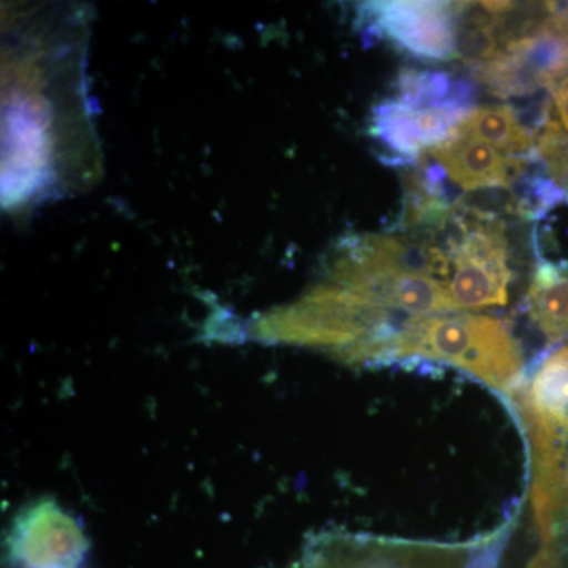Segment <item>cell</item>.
<instances>
[{
    "instance_id": "10",
    "label": "cell",
    "mask_w": 568,
    "mask_h": 568,
    "mask_svg": "<svg viewBox=\"0 0 568 568\" xmlns=\"http://www.w3.org/2000/svg\"><path fill=\"white\" fill-rule=\"evenodd\" d=\"M426 155L446 171L448 181L466 192L511 190L530 164L532 156L506 155L485 142L454 133L446 142L426 151Z\"/></svg>"
},
{
    "instance_id": "4",
    "label": "cell",
    "mask_w": 568,
    "mask_h": 568,
    "mask_svg": "<svg viewBox=\"0 0 568 568\" xmlns=\"http://www.w3.org/2000/svg\"><path fill=\"white\" fill-rule=\"evenodd\" d=\"M437 241L450 257L447 287L457 310H485L508 301L511 268L506 226L495 212L459 200Z\"/></svg>"
},
{
    "instance_id": "12",
    "label": "cell",
    "mask_w": 568,
    "mask_h": 568,
    "mask_svg": "<svg viewBox=\"0 0 568 568\" xmlns=\"http://www.w3.org/2000/svg\"><path fill=\"white\" fill-rule=\"evenodd\" d=\"M454 133L485 142L506 155H537L536 133L508 104L476 108L459 122Z\"/></svg>"
},
{
    "instance_id": "2",
    "label": "cell",
    "mask_w": 568,
    "mask_h": 568,
    "mask_svg": "<svg viewBox=\"0 0 568 568\" xmlns=\"http://www.w3.org/2000/svg\"><path fill=\"white\" fill-rule=\"evenodd\" d=\"M410 358L454 366L506 396L525 377L521 345L495 316H407L392 336L384 362Z\"/></svg>"
},
{
    "instance_id": "5",
    "label": "cell",
    "mask_w": 568,
    "mask_h": 568,
    "mask_svg": "<svg viewBox=\"0 0 568 568\" xmlns=\"http://www.w3.org/2000/svg\"><path fill=\"white\" fill-rule=\"evenodd\" d=\"M499 545V537L444 545L334 534L315 538L290 568H496Z\"/></svg>"
},
{
    "instance_id": "3",
    "label": "cell",
    "mask_w": 568,
    "mask_h": 568,
    "mask_svg": "<svg viewBox=\"0 0 568 568\" xmlns=\"http://www.w3.org/2000/svg\"><path fill=\"white\" fill-rule=\"evenodd\" d=\"M406 317L398 320V313L346 287H323L267 317L261 335L271 342L325 347L351 365H375L384 362L388 342Z\"/></svg>"
},
{
    "instance_id": "7",
    "label": "cell",
    "mask_w": 568,
    "mask_h": 568,
    "mask_svg": "<svg viewBox=\"0 0 568 568\" xmlns=\"http://www.w3.org/2000/svg\"><path fill=\"white\" fill-rule=\"evenodd\" d=\"M361 11L366 32L414 58L436 62L458 58V3L388 0L364 3Z\"/></svg>"
},
{
    "instance_id": "6",
    "label": "cell",
    "mask_w": 568,
    "mask_h": 568,
    "mask_svg": "<svg viewBox=\"0 0 568 568\" xmlns=\"http://www.w3.org/2000/svg\"><path fill=\"white\" fill-rule=\"evenodd\" d=\"M89 549L80 518L50 497L22 507L7 534L11 568H85Z\"/></svg>"
},
{
    "instance_id": "11",
    "label": "cell",
    "mask_w": 568,
    "mask_h": 568,
    "mask_svg": "<svg viewBox=\"0 0 568 568\" xmlns=\"http://www.w3.org/2000/svg\"><path fill=\"white\" fill-rule=\"evenodd\" d=\"M396 99L416 108H439L467 115L477 100V82L444 70L407 69L396 81Z\"/></svg>"
},
{
    "instance_id": "14",
    "label": "cell",
    "mask_w": 568,
    "mask_h": 568,
    "mask_svg": "<svg viewBox=\"0 0 568 568\" xmlns=\"http://www.w3.org/2000/svg\"><path fill=\"white\" fill-rule=\"evenodd\" d=\"M372 133L392 152L388 163L413 166L426 151L418 130L416 108L399 102L396 97L376 104L373 110Z\"/></svg>"
},
{
    "instance_id": "15",
    "label": "cell",
    "mask_w": 568,
    "mask_h": 568,
    "mask_svg": "<svg viewBox=\"0 0 568 568\" xmlns=\"http://www.w3.org/2000/svg\"><path fill=\"white\" fill-rule=\"evenodd\" d=\"M537 153L541 164L560 189L568 190V133L555 119L537 132Z\"/></svg>"
},
{
    "instance_id": "1",
    "label": "cell",
    "mask_w": 568,
    "mask_h": 568,
    "mask_svg": "<svg viewBox=\"0 0 568 568\" xmlns=\"http://www.w3.org/2000/svg\"><path fill=\"white\" fill-rule=\"evenodd\" d=\"M532 462V507L544 547L568 528V345L547 355L510 394Z\"/></svg>"
},
{
    "instance_id": "17",
    "label": "cell",
    "mask_w": 568,
    "mask_h": 568,
    "mask_svg": "<svg viewBox=\"0 0 568 568\" xmlns=\"http://www.w3.org/2000/svg\"><path fill=\"white\" fill-rule=\"evenodd\" d=\"M562 547H541L526 568H566Z\"/></svg>"
},
{
    "instance_id": "13",
    "label": "cell",
    "mask_w": 568,
    "mask_h": 568,
    "mask_svg": "<svg viewBox=\"0 0 568 568\" xmlns=\"http://www.w3.org/2000/svg\"><path fill=\"white\" fill-rule=\"evenodd\" d=\"M530 321L537 325L548 345L568 338V271L538 263L526 295Z\"/></svg>"
},
{
    "instance_id": "16",
    "label": "cell",
    "mask_w": 568,
    "mask_h": 568,
    "mask_svg": "<svg viewBox=\"0 0 568 568\" xmlns=\"http://www.w3.org/2000/svg\"><path fill=\"white\" fill-rule=\"evenodd\" d=\"M551 108L555 110V121L568 133V73L560 78L551 89Z\"/></svg>"
},
{
    "instance_id": "9",
    "label": "cell",
    "mask_w": 568,
    "mask_h": 568,
    "mask_svg": "<svg viewBox=\"0 0 568 568\" xmlns=\"http://www.w3.org/2000/svg\"><path fill=\"white\" fill-rule=\"evenodd\" d=\"M336 280L346 290L407 316L452 315L458 313L447 283L435 276L395 268L373 267L346 260Z\"/></svg>"
},
{
    "instance_id": "8",
    "label": "cell",
    "mask_w": 568,
    "mask_h": 568,
    "mask_svg": "<svg viewBox=\"0 0 568 568\" xmlns=\"http://www.w3.org/2000/svg\"><path fill=\"white\" fill-rule=\"evenodd\" d=\"M474 73L500 99H523L551 89L568 73V31L549 13L536 33L511 44L500 58L477 67Z\"/></svg>"
}]
</instances>
